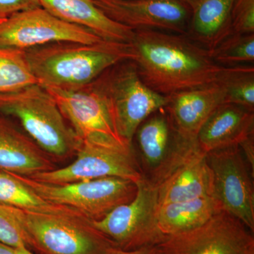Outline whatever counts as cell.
Here are the masks:
<instances>
[{
    "label": "cell",
    "mask_w": 254,
    "mask_h": 254,
    "mask_svg": "<svg viewBox=\"0 0 254 254\" xmlns=\"http://www.w3.org/2000/svg\"><path fill=\"white\" fill-rule=\"evenodd\" d=\"M131 45L142 81L165 96L218 83L235 68L215 63L206 48L186 34L134 30Z\"/></svg>",
    "instance_id": "1"
},
{
    "label": "cell",
    "mask_w": 254,
    "mask_h": 254,
    "mask_svg": "<svg viewBox=\"0 0 254 254\" xmlns=\"http://www.w3.org/2000/svg\"><path fill=\"white\" fill-rule=\"evenodd\" d=\"M25 53L40 85L68 90L88 86L114 65L135 58L131 43L105 40L52 43Z\"/></svg>",
    "instance_id": "2"
},
{
    "label": "cell",
    "mask_w": 254,
    "mask_h": 254,
    "mask_svg": "<svg viewBox=\"0 0 254 254\" xmlns=\"http://www.w3.org/2000/svg\"><path fill=\"white\" fill-rule=\"evenodd\" d=\"M0 115L18 120L28 136L50 156L68 158L79 147L54 98L39 83L0 94Z\"/></svg>",
    "instance_id": "3"
},
{
    "label": "cell",
    "mask_w": 254,
    "mask_h": 254,
    "mask_svg": "<svg viewBox=\"0 0 254 254\" xmlns=\"http://www.w3.org/2000/svg\"><path fill=\"white\" fill-rule=\"evenodd\" d=\"M93 83L108 104L119 135L131 145L138 127L170 100L143 83L132 60L114 65Z\"/></svg>",
    "instance_id": "4"
},
{
    "label": "cell",
    "mask_w": 254,
    "mask_h": 254,
    "mask_svg": "<svg viewBox=\"0 0 254 254\" xmlns=\"http://www.w3.org/2000/svg\"><path fill=\"white\" fill-rule=\"evenodd\" d=\"M14 209L28 248L33 247L41 254H108L116 247L85 217Z\"/></svg>",
    "instance_id": "5"
},
{
    "label": "cell",
    "mask_w": 254,
    "mask_h": 254,
    "mask_svg": "<svg viewBox=\"0 0 254 254\" xmlns=\"http://www.w3.org/2000/svg\"><path fill=\"white\" fill-rule=\"evenodd\" d=\"M135 158L143 180L158 187L199 150L196 140L183 136L165 108L155 112L137 128Z\"/></svg>",
    "instance_id": "6"
},
{
    "label": "cell",
    "mask_w": 254,
    "mask_h": 254,
    "mask_svg": "<svg viewBox=\"0 0 254 254\" xmlns=\"http://www.w3.org/2000/svg\"><path fill=\"white\" fill-rule=\"evenodd\" d=\"M12 175L45 199L74 209L92 221L101 220L119 205L131 201L137 191L136 183L120 177L51 185Z\"/></svg>",
    "instance_id": "7"
},
{
    "label": "cell",
    "mask_w": 254,
    "mask_h": 254,
    "mask_svg": "<svg viewBox=\"0 0 254 254\" xmlns=\"http://www.w3.org/2000/svg\"><path fill=\"white\" fill-rule=\"evenodd\" d=\"M133 199L119 205L100 220H93L96 230L124 250L160 245L167 236L157 222L158 188L144 180L136 184Z\"/></svg>",
    "instance_id": "8"
},
{
    "label": "cell",
    "mask_w": 254,
    "mask_h": 254,
    "mask_svg": "<svg viewBox=\"0 0 254 254\" xmlns=\"http://www.w3.org/2000/svg\"><path fill=\"white\" fill-rule=\"evenodd\" d=\"M43 88L54 98L80 143L132 149L119 135L108 104L93 83L77 89Z\"/></svg>",
    "instance_id": "9"
},
{
    "label": "cell",
    "mask_w": 254,
    "mask_h": 254,
    "mask_svg": "<svg viewBox=\"0 0 254 254\" xmlns=\"http://www.w3.org/2000/svg\"><path fill=\"white\" fill-rule=\"evenodd\" d=\"M160 254H254V233L225 210L201 226L166 237L157 245Z\"/></svg>",
    "instance_id": "10"
},
{
    "label": "cell",
    "mask_w": 254,
    "mask_h": 254,
    "mask_svg": "<svg viewBox=\"0 0 254 254\" xmlns=\"http://www.w3.org/2000/svg\"><path fill=\"white\" fill-rule=\"evenodd\" d=\"M101 41L90 30L66 22L43 7L16 13L0 23V48L26 52L52 43Z\"/></svg>",
    "instance_id": "11"
},
{
    "label": "cell",
    "mask_w": 254,
    "mask_h": 254,
    "mask_svg": "<svg viewBox=\"0 0 254 254\" xmlns=\"http://www.w3.org/2000/svg\"><path fill=\"white\" fill-rule=\"evenodd\" d=\"M205 155L213 175V198L221 210L239 219L254 233V176L240 146Z\"/></svg>",
    "instance_id": "12"
},
{
    "label": "cell",
    "mask_w": 254,
    "mask_h": 254,
    "mask_svg": "<svg viewBox=\"0 0 254 254\" xmlns=\"http://www.w3.org/2000/svg\"><path fill=\"white\" fill-rule=\"evenodd\" d=\"M76 155L74 161L64 168L54 169L28 177L51 185H64L110 177H120L136 184L143 180L133 148L120 149L81 143Z\"/></svg>",
    "instance_id": "13"
},
{
    "label": "cell",
    "mask_w": 254,
    "mask_h": 254,
    "mask_svg": "<svg viewBox=\"0 0 254 254\" xmlns=\"http://www.w3.org/2000/svg\"><path fill=\"white\" fill-rule=\"evenodd\" d=\"M108 17L132 30L186 34L191 10L180 0H92Z\"/></svg>",
    "instance_id": "14"
},
{
    "label": "cell",
    "mask_w": 254,
    "mask_h": 254,
    "mask_svg": "<svg viewBox=\"0 0 254 254\" xmlns=\"http://www.w3.org/2000/svg\"><path fill=\"white\" fill-rule=\"evenodd\" d=\"M225 103L226 90L220 81L171 95L165 110L183 136L196 140L203 124L219 106Z\"/></svg>",
    "instance_id": "15"
},
{
    "label": "cell",
    "mask_w": 254,
    "mask_h": 254,
    "mask_svg": "<svg viewBox=\"0 0 254 254\" xmlns=\"http://www.w3.org/2000/svg\"><path fill=\"white\" fill-rule=\"evenodd\" d=\"M254 135V111L233 103L219 106L198 131L196 143L200 151L240 145Z\"/></svg>",
    "instance_id": "16"
},
{
    "label": "cell",
    "mask_w": 254,
    "mask_h": 254,
    "mask_svg": "<svg viewBox=\"0 0 254 254\" xmlns=\"http://www.w3.org/2000/svg\"><path fill=\"white\" fill-rule=\"evenodd\" d=\"M54 169L50 155L0 115V171L31 177Z\"/></svg>",
    "instance_id": "17"
},
{
    "label": "cell",
    "mask_w": 254,
    "mask_h": 254,
    "mask_svg": "<svg viewBox=\"0 0 254 254\" xmlns=\"http://www.w3.org/2000/svg\"><path fill=\"white\" fill-rule=\"evenodd\" d=\"M56 17L90 30L105 41L131 43L134 30L108 17L92 0H39Z\"/></svg>",
    "instance_id": "18"
},
{
    "label": "cell",
    "mask_w": 254,
    "mask_h": 254,
    "mask_svg": "<svg viewBox=\"0 0 254 254\" xmlns=\"http://www.w3.org/2000/svg\"><path fill=\"white\" fill-rule=\"evenodd\" d=\"M157 188L158 205L213 197V175L205 153L198 150Z\"/></svg>",
    "instance_id": "19"
},
{
    "label": "cell",
    "mask_w": 254,
    "mask_h": 254,
    "mask_svg": "<svg viewBox=\"0 0 254 254\" xmlns=\"http://www.w3.org/2000/svg\"><path fill=\"white\" fill-rule=\"evenodd\" d=\"M235 0H199L191 9L187 35L213 50L232 34L231 13Z\"/></svg>",
    "instance_id": "20"
},
{
    "label": "cell",
    "mask_w": 254,
    "mask_h": 254,
    "mask_svg": "<svg viewBox=\"0 0 254 254\" xmlns=\"http://www.w3.org/2000/svg\"><path fill=\"white\" fill-rule=\"evenodd\" d=\"M221 208L213 197L158 205L157 222L165 236L197 228L208 221Z\"/></svg>",
    "instance_id": "21"
},
{
    "label": "cell",
    "mask_w": 254,
    "mask_h": 254,
    "mask_svg": "<svg viewBox=\"0 0 254 254\" xmlns=\"http://www.w3.org/2000/svg\"><path fill=\"white\" fill-rule=\"evenodd\" d=\"M0 202L28 211L84 217L74 209L45 199L12 174L4 171H0Z\"/></svg>",
    "instance_id": "22"
},
{
    "label": "cell",
    "mask_w": 254,
    "mask_h": 254,
    "mask_svg": "<svg viewBox=\"0 0 254 254\" xmlns=\"http://www.w3.org/2000/svg\"><path fill=\"white\" fill-rule=\"evenodd\" d=\"M38 83L24 51L0 48V94Z\"/></svg>",
    "instance_id": "23"
},
{
    "label": "cell",
    "mask_w": 254,
    "mask_h": 254,
    "mask_svg": "<svg viewBox=\"0 0 254 254\" xmlns=\"http://www.w3.org/2000/svg\"><path fill=\"white\" fill-rule=\"evenodd\" d=\"M214 61L221 66H236L254 61V33H232L209 52Z\"/></svg>",
    "instance_id": "24"
},
{
    "label": "cell",
    "mask_w": 254,
    "mask_h": 254,
    "mask_svg": "<svg viewBox=\"0 0 254 254\" xmlns=\"http://www.w3.org/2000/svg\"><path fill=\"white\" fill-rule=\"evenodd\" d=\"M226 90V103L254 111V66H237L222 81Z\"/></svg>",
    "instance_id": "25"
},
{
    "label": "cell",
    "mask_w": 254,
    "mask_h": 254,
    "mask_svg": "<svg viewBox=\"0 0 254 254\" xmlns=\"http://www.w3.org/2000/svg\"><path fill=\"white\" fill-rule=\"evenodd\" d=\"M0 242L13 249L28 247L27 238L14 207L0 202ZM29 249V248H28Z\"/></svg>",
    "instance_id": "26"
},
{
    "label": "cell",
    "mask_w": 254,
    "mask_h": 254,
    "mask_svg": "<svg viewBox=\"0 0 254 254\" xmlns=\"http://www.w3.org/2000/svg\"><path fill=\"white\" fill-rule=\"evenodd\" d=\"M232 33H254V0H235L231 13Z\"/></svg>",
    "instance_id": "27"
},
{
    "label": "cell",
    "mask_w": 254,
    "mask_h": 254,
    "mask_svg": "<svg viewBox=\"0 0 254 254\" xmlns=\"http://www.w3.org/2000/svg\"><path fill=\"white\" fill-rule=\"evenodd\" d=\"M38 7H41L39 0H0V18Z\"/></svg>",
    "instance_id": "28"
},
{
    "label": "cell",
    "mask_w": 254,
    "mask_h": 254,
    "mask_svg": "<svg viewBox=\"0 0 254 254\" xmlns=\"http://www.w3.org/2000/svg\"><path fill=\"white\" fill-rule=\"evenodd\" d=\"M254 136L250 137L242 142L239 146L242 150L246 161L248 164L252 175H254Z\"/></svg>",
    "instance_id": "29"
},
{
    "label": "cell",
    "mask_w": 254,
    "mask_h": 254,
    "mask_svg": "<svg viewBox=\"0 0 254 254\" xmlns=\"http://www.w3.org/2000/svg\"><path fill=\"white\" fill-rule=\"evenodd\" d=\"M108 254H160V252L157 246L142 247L134 250H124L115 247Z\"/></svg>",
    "instance_id": "30"
},
{
    "label": "cell",
    "mask_w": 254,
    "mask_h": 254,
    "mask_svg": "<svg viewBox=\"0 0 254 254\" xmlns=\"http://www.w3.org/2000/svg\"><path fill=\"white\" fill-rule=\"evenodd\" d=\"M0 254H15L14 249L0 242Z\"/></svg>",
    "instance_id": "31"
},
{
    "label": "cell",
    "mask_w": 254,
    "mask_h": 254,
    "mask_svg": "<svg viewBox=\"0 0 254 254\" xmlns=\"http://www.w3.org/2000/svg\"><path fill=\"white\" fill-rule=\"evenodd\" d=\"M15 254H34L32 253L30 249L28 247H23L21 248L14 249Z\"/></svg>",
    "instance_id": "32"
},
{
    "label": "cell",
    "mask_w": 254,
    "mask_h": 254,
    "mask_svg": "<svg viewBox=\"0 0 254 254\" xmlns=\"http://www.w3.org/2000/svg\"><path fill=\"white\" fill-rule=\"evenodd\" d=\"M180 1L183 2L184 4L187 5V6L190 8V10H191L193 6H194L199 0H180Z\"/></svg>",
    "instance_id": "33"
},
{
    "label": "cell",
    "mask_w": 254,
    "mask_h": 254,
    "mask_svg": "<svg viewBox=\"0 0 254 254\" xmlns=\"http://www.w3.org/2000/svg\"><path fill=\"white\" fill-rule=\"evenodd\" d=\"M5 19H6V18H0V23H1L2 22V21H4Z\"/></svg>",
    "instance_id": "34"
}]
</instances>
